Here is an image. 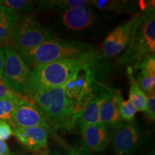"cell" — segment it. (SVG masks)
<instances>
[{
	"label": "cell",
	"mask_w": 155,
	"mask_h": 155,
	"mask_svg": "<svg viewBox=\"0 0 155 155\" xmlns=\"http://www.w3.org/2000/svg\"><path fill=\"white\" fill-rule=\"evenodd\" d=\"M155 52V12L154 5L147 3L135 20L127 47L117 59L119 67L139 69L145 58Z\"/></svg>",
	"instance_id": "obj_2"
},
{
	"label": "cell",
	"mask_w": 155,
	"mask_h": 155,
	"mask_svg": "<svg viewBox=\"0 0 155 155\" xmlns=\"http://www.w3.org/2000/svg\"><path fill=\"white\" fill-rule=\"evenodd\" d=\"M100 121L111 130H115L123 124L124 120L120 115L117 101L114 92L111 89H106L100 105Z\"/></svg>",
	"instance_id": "obj_13"
},
{
	"label": "cell",
	"mask_w": 155,
	"mask_h": 155,
	"mask_svg": "<svg viewBox=\"0 0 155 155\" xmlns=\"http://www.w3.org/2000/svg\"><path fill=\"white\" fill-rule=\"evenodd\" d=\"M105 92V88L99 92L93 94L86 106L83 108L80 114L75 118L73 124L77 125L79 129L83 127L91 124L101 123L100 121L99 110L100 105Z\"/></svg>",
	"instance_id": "obj_14"
},
{
	"label": "cell",
	"mask_w": 155,
	"mask_h": 155,
	"mask_svg": "<svg viewBox=\"0 0 155 155\" xmlns=\"http://www.w3.org/2000/svg\"><path fill=\"white\" fill-rule=\"evenodd\" d=\"M147 135L135 120L124 122L112 131L111 142L116 155H135L146 141Z\"/></svg>",
	"instance_id": "obj_8"
},
{
	"label": "cell",
	"mask_w": 155,
	"mask_h": 155,
	"mask_svg": "<svg viewBox=\"0 0 155 155\" xmlns=\"http://www.w3.org/2000/svg\"><path fill=\"white\" fill-rule=\"evenodd\" d=\"M3 8V6L1 5V4H0V12H1V10H2V9Z\"/></svg>",
	"instance_id": "obj_32"
},
{
	"label": "cell",
	"mask_w": 155,
	"mask_h": 155,
	"mask_svg": "<svg viewBox=\"0 0 155 155\" xmlns=\"http://www.w3.org/2000/svg\"><path fill=\"white\" fill-rule=\"evenodd\" d=\"M54 35L53 32L44 28L31 13L20 17L9 40L11 47L20 55L53 38Z\"/></svg>",
	"instance_id": "obj_6"
},
{
	"label": "cell",
	"mask_w": 155,
	"mask_h": 155,
	"mask_svg": "<svg viewBox=\"0 0 155 155\" xmlns=\"http://www.w3.org/2000/svg\"><path fill=\"white\" fill-rule=\"evenodd\" d=\"M148 155H155V154H154V150H152V151H151V152L149 153Z\"/></svg>",
	"instance_id": "obj_31"
},
{
	"label": "cell",
	"mask_w": 155,
	"mask_h": 155,
	"mask_svg": "<svg viewBox=\"0 0 155 155\" xmlns=\"http://www.w3.org/2000/svg\"><path fill=\"white\" fill-rule=\"evenodd\" d=\"M144 112L147 114L149 119L154 121L155 119V94L147 96Z\"/></svg>",
	"instance_id": "obj_24"
},
{
	"label": "cell",
	"mask_w": 155,
	"mask_h": 155,
	"mask_svg": "<svg viewBox=\"0 0 155 155\" xmlns=\"http://www.w3.org/2000/svg\"><path fill=\"white\" fill-rule=\"evenodd\" d=\"M19 18L20 15L3 6L0 12V44L9 40Z\"/></svg>",
	"instance_id": "obj_16"
},
{
	"label": "cell",
	"mask_w": 155,
	"mask_h": 155,
	"mask_svg": "<svg viewBox=\"0 0 155 155\" xmlns=\"http://www.w3.org/2000/svg\"><path fill=\"white\" fill-rule=\"evenodd\" d=\"M19 97H21V96L15 94V93L11 91L6 86L2 78L0 77V99L2 98H17Z\"/></svg>",
	"instance_id": "obj_26"
},
{
	"label": "cell",
	"mask_w": 155,
	"mask_h": 155,
	"mask_svg": "<svg viewBox=\"0 0 155 155\" xmlns=\"http://www.w3.org/2000/svg\"><path fill=\"white\" fill-rule=\"evenodd\" d=\"M91 6V2L86 0H58L56 7L58 13H63L70 9L87 7Z\"/></svg>",
	"instance_id": "obj_21"
},
{
	"label": "cell",
	"mask_w": 155,
	"mask_h": 155,
	"mask_svg": "<svg viewBox=\"0 0 155 155\" xmlns=\"http://www.w3.org/2000/svg\"><path fill=\"white\" fill-rule=\"evenodd\" d=\"M66 155H86L84 153H83L81 151L78 150H74V149H71L68 151Z\"/></svg>",
	"instance_id": "obj_30"
},
{
	"label": "cell",
	"mask_w": 155,
	"mask_h": 155,
	"mask_svg": "<svg viewBox=\"0 0 155 155\" xmlns=\"http://www.w3.org/2000/svg\"><path fill=\"white\" fill-rule=\"evenodd\" d=\"M142 75L150 78H155V55L147 56L141 62L139 66Z\"/></svg>",
	"instance_id": "obj_22"
},
{
	"label": "cell",
	"mask_w": 155,
	"mask_h": 155,
	"mask_svg": "<svg viewBox=\"0 0 155 155\" xmlns=\"http://www.w3.org/2000/svg\"><path fill=\"white\" fill-rule=\"evenodd\" d=\"M134 20L135 16L130 20L121 23L108 35L103 42L101 57H114L126 49L130 40Z\"/></svg>",
	"instance_id": "obj_10"
},
{
	"label": "cell",
	"mask_w": 155,
	"mask_h": 155,
	"mask_svg": "<svg viewBox=\"0 0 155 155\" xmlns=\"http://www.w3.org/2000/svg\"><path fill=\"white\" fill-rule=\"evenodd\" d=\"M136 81L146 96L155 94V78L144 76L139 73Z\"/></svg>",
	"instance_id": "obj_23"
},
{
	"label": "cell",
	"mask_w": 155,
	"mask_h": 155,
	"mask_svg": "<svg viewBox=\"0 0 155 155\" xmlns=\"http://www.w3.org/2000/svg\"><path fill=\"white\" fill-rule=\"evenodd\" d=\"M9 121L14 129L41 127L50 129L42 110L25 97L18 101Z\"/></svg>",
	"instance_id": "obj_9"
},
{
	"label": "cell",
	"mask_w": 155,
	"mask_h": 155,
	"mask_svg": "<svg viewBox=\"0 0 155 155\" xmlns=\"http://www.w3.org/2000/svg\"><path fill=\"white\" fill-rule=\"evenodd\" d=\"M134 70L131 67L127 68V77L129 81V101L134 106L137 111H144L147 96L135 80Z\"/></svg>",
	"instance_id": "obj_17"
},
{
	"label": "cell",
	"mask_w": 155,
	"mask_h": 155,
	"mask_svg": "<svg viewBox=\"0 0 155 155\" xmlns=\"http://www.w3.org/2000/svg\"><path fill=\"white\" fill-rule=\"evenodd\" d=\"M91 5L104 12H113L118 13H134L137 9L134 2L114 1V0H95L90 1Z\"/></svg>",
	"instance_id": "obj_15"
},
{
	"label": "cell",
	"mask_w": 155,
	"mask_h": 155,
	"mask_svg": "<svg viewBox=\"0 0 155 155\" xmlns=\"http://www.w3.org/2000/svg\"><path fill=\"white\" fill-rule=\"evenodd\" d=\"M5 63V56L4 48L0 45V77L3 78L4 74V67Z\"/></svg>",
	"instance_id": "obj_28"
},
{
	"label": "cell",
	"mask_w": 155,
	"mask_h": 155,
	"mask_svg": "<svg viewBox=\"0 0 155 155\" xmlns=\"http://www.w3.org/2000/svg\"><path fill=\"white\" fill-rule=\"evenodd\" d=\"M14 134L11 126L6 121L0 120V141L8 140Z\"/></svg>",
	"instance_id": "obj_25"
},
{
	"label": "cell",
	"mask_w": 155,
	"mask_h": 155,
	"mask_svg": "<svg viewBox=\"0 0 155 155\" xmlns=\"http://www.w3.org/2000/svg\"><path fill=\"white\" fill-rule=\"evenodd\" d=\"M104 21V17L91 7H81L58 13L53 28L66 36L81 38L96 35Z\"/></svg>",
	"instance_id": "obj_5"
},
{
	"label": "cell",
	"mask_w": 155,
	"mask_h": 155,
	"mask_svg": "<svg viewBox=\"0 0 155 155\" xmlns=\"http://www.w3.org/2000/svg\"><path fill=\"white\" fill-rule=\"evenodd\" d=\"M35 4L39 9L42 11L50 10V9H55L58 5V1L52 0V1H36Z\"/></svg>",
	"instance_id": "obj_27"
},
{
	"label": "cell",
	"mask_w": 155,
	"mask_h": 155,
	"mask_svg": "<svg viewBox=\"0 0 155 155\" xmlns=\"http://www.w3.org/2000/svg\"><path fill=\"white\" fill-rule=\"evenodd\" d=\"M115 95L116 101H117L118 108L122 119L125 122L132 121L134 120L135 114L137 113V110L134 108L131 103L129 100L126 101L121 96V93L119 91H115Z\"/></svg>",
	"instance_id": "obj_18"
},
{
	"label": "cell",
	"mask_w": 155,
	"mask_h": 155,
	"mask_svg": "<svg viewBox=\"0 0 155 155\" xmlns=\"http://www.w3.org/2000/svg\"><path fill=\"white\" fill-rule=\"evenodd\" d=\"M22 96L17 98H2L0 99V120L7 121L10 120L12 114L14 111L18 101Z\"/></svg>",
	"instance_id": "obj_20"
},
{
	"label": "cell",
	"mask_w": 155,
	"mask_h": 155,
	"mask_svg": "<svg viewBox=\"0 0 155 155\" xmlns=\"http://www.w3.org/2000/svg\"><path fill=\"white\" fill-rule=\"evenodd\" d=\"M93 49L91 45L86 42L53 38L20 56L34 69L39 65L79 57Z\"/></svg>",
	"instance_id": "obj_3"
},
{
	"label": "cell",
	"mask_w": 155,
	"mask_h": 155,
	"mask_svg": "<svg viewBox=\"0 0 155 155\" xmlns=\"http://www.w3.org/2000/svg\"><path fill=\"white\" fill-rule=\"evenodd\" d=\"M5 63L3 80L15 94L24 97L28 93L32 69L11 46L4 47Z\"/></svg>",
	"instance_id": "obj_7"
},
{
	"label": "cell",
	"mask_w": 155,
	"mask_h": 155,
	"mask_svg": "<svg viewBox=\"0 0 155 155\" xmlns=\"http://www.w3.org/2000/svg\"><path fill=\"white\" fill-rule=\"evenodd\" d=\"M11 155H18V154H11Z\"/></svg>",
	"instance_id": "obj_34"
},
{
	"label": "cell",
	"mask_w": 155,
	"mask_h": 155,
	"mask_svg": "<svg viewBox=\"0 0 155 155\" xmlns=\"http://www.w3.org/2000/svg\"><path fill=\"white\" fill-rule=\"evenodd\" d=\"M0 4L4 7L12 9L19 15L21 13L28 15L34 10V3L26 0H4L0 1Z\"/></svg>",
	"instance_id": "obj_19"
},
{
	"label": "cell",
	"mask_w": 155,
	"mask_h": 155,
	"mask_svg": "<svg viewBox=\"0 0 155 155\" xmlns=\"http://www.w3.org/2000/svg\"><path fill=\"white\" fill-rule=\"evenodd\" d=\"M50 155H58V154H50Z\"/></svg>",
	"instance_id": "obj_33"
},
{
	"label": "cell",
	"mask_w": 155,
	"mask_h": 155,
	"mask_svg": "<svg viewBox=\"0 0 155 155\" xmlns=\"http://www.w3.org/2000/svg\"><path fill=\"white\" fill-rule=\"evenodd\" d=\"M11 152L7 143L0 141V155H11Z\"/></svg>",
	"instance_id": "obj_29"
},
{
	"label": "cell",
	"mask_w": 155,
	"mask_h": 155,
	"mask_svg": "<svg viewBox=\"0 0 155 155\" xmlns=\"http://www.w3.org/2000/svg\"><path fill=\"white\" fill-rule=\"evenodd\" d=\"M100 55L93 49L79 57L39 65L32 70L26 96L32 100L38 93L64 86L78 71L93 63Z\"/></svg>",
	"instance_id": "obj_1"
},
{
	"label": "cell",
	"mask_w": 155,
	"mask_h": 155,
	"mask_svg": "<svg viewBox=\"0 0 155 155\" xmlns=\"http://www.w3.org/2000/svg\"><path fill=\"white\" fill-rule=\"evenodd\" d=\"M14 134L27 149L34 152L42 150L47 147L48 130L41 127L15 128Z\"/></svg>",
	"instance_id": "obj_12"
},
{
	"label": "cell",
	"mask_w": 155,
	"mask_h": 155,
	"mask_svg": "<svg viewBox=\"0 0 155 155\" xmlns=\"http://www.w3.org/2000/svg\"><path fill=\"white\" fill-rule=\"evenodd\" d=\"M83 142L89 150L102 152L111 141L112 131L102 123L80 128Z\"/></svg>",
	"instance_id": "obj_11"
},
{
	"label": "cell",
	"mask_w": 155,
	"mask_h": 155,
	"mask_svg": "<svg viewBox=\"0 0 155 155\" xmlns=\"http://www.w3.org/2000/svg\"><path fill=\"white\" fill-rule=\"evenodd\" d=\"M31 101L43 112L50 129H71L73 127L74 103L66 97L64 86L42 91Z\"/></svg>",
	"instance_id": "obj_4"
}]
</instances>
